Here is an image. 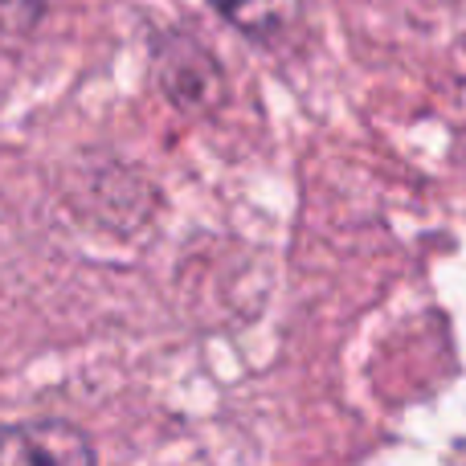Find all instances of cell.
<instances>
[{"label": "cell", "instance_id": "3957f363", "mask_svg": "<svg viewBox=\"0 0 466 466\" xmlns=\"http://www.w3.org/2000/svg\"><path fill=\"white\" fill-rule=\"evenodd\" d=\"M254 46H287L303 29V0H209Z\"/></svg>", "mask_w": 466, "mask_h": 466}, {"label": "cell", "instance_id": "7a4b0ae2", "mask_svg": "<svg viewBox=\"0 0 466 466\" xmlns=\"http://www.w3.org/2000/svg\"><path fill=\"white\" fill-rule=\"evenodd\" d=\"M0 466H95V451L66 421H21L0 430Z\"/></svg>", "mask_w": 466, "mask_h": 466}, {"label": "cell", "instance_id": "6da1fadb", "mask_svg": "<svg viewBox=\"0 0 466 466\" xmlns=\"http://www.w3.org/2000/svg\"><path fill=\"white\" fill-rule=\"evenodd\" d=\"M152 54H156L160 86L168 90V98L180 111H205V106H213L226 95V74L218 70L213 54L197 37L160 33L152 41Z\"/></svg>", "mask_w": 466, "mask_h": 466}, {"label": "cell", "instance_id": "277c9868", "mask_svg": "<svg viewBox=\"0 0 466 466\" xmlns=\"http://www.w3.org/2000/svg\"><path fill=\"white\" fill-rule=\"evenodd\" d=\"M49 0H0V37H29Z\"/></svg>", "mask_w": 466, "mask_h": 466}]
</instances>
